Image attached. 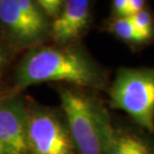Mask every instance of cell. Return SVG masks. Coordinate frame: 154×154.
<instances>
[{
	"instance_id": "6da1fadb",
	"label": "cell",
	"mask_w": 154,
	"mask_h": 154,
	"mask_svg": "<svg viewBox=\"0 0 154 154\" xmlns=\"http://www.w3.org/2000/svg\"><path fill=\"white\" fill-rule=\"evenodd\" d=\"M46 82H67L80 87L100 83L97 66L77 49L43 47L30 52L18 68L16 85L26 88Z\"/></svg>"
},
{
	"instance_id": "7a4b0ae2",
	"label": "cell",
	"mask_w": 154,
	"mask_h": 154,
	"mask_svg": "<svg viewBox=\"0 0 154 154\" xmlns=\"http://www.w3.org/2000/svg\"><path fill=\"white\" fill-rule=\"evenodd\" d=\"M111 106L154 132V69H121L110 90Z\"/></svg>"
},
{
	"instance_id": "3957f363",
	"label": "cell",
	"mask_w": 154,
	"mask_h": 154,
	"mask_svg": "<svg viewBox=\"0 0 154 154\" xmlns=\"http://www.w3.org/2000/svg\"><path fill=\"white\" fill-rule=\"evenodd\" d=\"M68 130L79 154H103L100 106L70 90L60 94Z\"/></svg>"
},
{
	"instance_id": "277c9868",
	"label": "cell",
	"mask_w": 154,
	"mask_h": 154,
	"mask_svg": "<svg viewBox=\"0 0 154 154\" xmlns=\"http://www.w3.org/2000/svg\"><path fill=\"white\" fill-rule=\"evenodd\" d=\"M27 147L29 154H76L68 127L44 109L28 112Z\"/></svg>"
},
{
	"instance_id": "5b68a950",
	"label": "cell",
	"mask_w": 154,
	"mask_h": 154,
	"mask_svg": "<svg viewBox=\"0 0 154 154\" xmlns=\"http://www.w3.org/2000/svg\"><path fill=\"white\" fill-rule=\"evenodd\" d=\"M0 21L22 46L38 43L47 34L46 17L33 0H0Z\"/></svg>"
},
{
	"instance_id": "8992f818",
	"label": "cell",
	"mask_w": 154,
	"mask_h": 154,
	"mask_svg": "<svg viewBox=\"0 0 154 154\" xmlns=\"http://www.w3.org/2000/svg\"><path fill=\"white\" fill-rule=\"evenodd\" d=\"M28 111L18 100L0 103V145L6 154H27Z\"/></svg>"
},
{
	"instance_id": "52a82bcc",
	"label": "cell",
	"mask_w": 154,
	"mask_h": 154,
	"mask_svg": "<svg viewBox=\"0 0 154 154\" xmlns=\"http://www.w3.org/2000/svg\"><path fill=\"white\" fill-rule=\"evenodd\" d=\"M103 154H154V147L136 134L113 128L106 112L100 107Z\"/></svg>"
},
{
	"instance_id": "ba28073f",
	"label": "cell",
	"mask_w": 154,
	"mask_h": 154,
	"mask_svg": "<svg viewBox=\"0 0 154 154\" xmlns=\"http://www.w3.org/2000/svg\"><path fill=\"white\" fill-rule=\"evenodd\" d=\"M90 0H66L61 14L52 25V35L59 43L77 39L90 20Z\"/></svg>"
},
{
	"instance_id": "9c48e42d",
	"label": "cell",
	"mask_w": 154,
	"mask_h": 154,
	"mask_svg": "<svg viewBox=\"0 0 154 154\" xmlns=\"http://www.w3.org/2000/svg\"><path fill=\"white\" fill-rule=\"evenodd\" d=\"M111 29L117 37L123 41L129 42V43L140 44L149 40L134 27L128 17L116 18V20L111 24Z\"/></svg>"
},
{
	"instance_id": "30bf717a",
	"label": "cell",
	"mask_w": 154,
	"mask_h": 154,
	"mask_svg": "<svg viewBox=\"0 0 154 154\" xmlns=\"http://www.w3.org/2000/svg\"><path fill=\"white\" fill-rule=\"evenodd\" d=\"M130 21L132 22L137 30L140 33H142L145 37L150 39L153 35L154 25H153V18L152 15L148 10L142 9L141 11L135 13L131 16H128Z\"/></svg>"
},
{
	"instance_id": "8fae6325",
	"label": "cell",
	"mask_w": 154,
	"mask_h": 154,
	"mask_svg": "<svg viewBox=\"0 0 154 154\" xmlns=\"http://www.w3.org/2000/svg\"><path fill=\"white\" fill-rule=\"evenodd\" d=\"M37 2L49 15H56L60 10L63 0H37Z\"/></svg>"
},
{
	"instance_id": "7c38bea8",
	"label": "cell",
	"mask_w": 154,
	"mask_h": 154,
	"mask_svg": "<svg viewBox=\"0 0 154 154\" xmlns=\"http://www.w3.org/2000/svg\"><path fill=\"white\" fill-rule=\"evenodd\" d=\"M129 0H113L112 10L116 18L126 17V10Z\"/></svg>"
},
{
	"instance_id": "4fadbf2b",
	"label": "cell",
	"mask_w": 154,
	"mask_h": 154,
	"mask_svg": "<svg viewBox=\"0 0 154 154\" xmlns=\"http://www.w3.org/2000/svg\"><path fill=\"white\" fill-rule=\"evenodd\" d=\"M144 5H145V0H129L126 10V17L141 11L144 9Z\"/></svg>"
},
{
	"instance_id": "5bb4252c",
	"label": "cell",
	"mask_w": 154,
	"mask_h": 154,
	"mask_svg": "<svg viewBox=\"0 0 154 154\" xmlns=\"http://www.w3.org/2000/svg\"><path fill=\"white\" fill-rule=\"evenodd\" d=\"M3 64H4V55H3V51L0 47V68L3 67Z\"/></svg>"
},
{
	"instance_id": "9a60e30c",
	"label": "cell",
	"mask_w": 154,
	"mask_h": 154,
	"mask_svg": "<svg viewBox=\"0 0 154 154\" xmlns=\"http://www.w3.org/2000/svg\"><path fill=\"white\" fill-rule=\"evenodd\" d=\"M0 154H6V152L4 151V149H3L1 146H0Z\"/></svg>"
},
{
	"instance_id": "2e32d148",
	"label": "cell",
	"mask_w": 154,
	"mask_h": 154,
	"mask_svg": "<svg viewBox=\"0 0 154 154\" xmlns=\"http://www.w3.org/2000/svg\"><path fill=\"white\" fill-rule=\"evenodd\" d=\"M0 146H1V145H0ZM1 147H2V146H1Z\"/></svg>"
},
{
	"instance_id": "e0dca14e",
	"label": "cell",
	"mask_w": 154,
	"mask_h": 154,
	"mask_svg": "<svg viewBox=\"0 0 154 154\" xmlns=\"http://www.w3.org/2000/svg\"><path fill=\"white\" fill-rule=\"evenodd\" d=\"M0 69H1V68H0Z\"/></svg>"
}]
</instances>
